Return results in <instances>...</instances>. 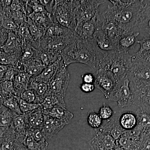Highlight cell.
Here are the masks:
<instances>
[{"mask_svg": "<svg viewBox=\"0 0 150 150\" xmlns=\"http://www.w3.org/2000/svg\"><path fill=\"white\" fill-rule=\"evenodd\" d=\"M1 25L4 28L11 31H17L19 26L13 20L7 18L1 22Z\"/></svg>", "mask_w": 150, "mask_h": 150, "instance_id": "cell-47", "label": "cell"}, {"mask_svg": "<svg viewBox=\"0 0 150 150\" xmlns=\"http://www.w3.org/2000/svg\"><path fill=\"white\" fill-rule=\"evenodd\" d=\"M44 113L48 112L53 108L59 106L67 108L64 97L62 96L49 91L40 104Z\"/></svg>", "mask_w": 150, "mask_h": 150, "instance_id": "cell-21", "label": "cell"}, {"mask_svg": "<svg viewBox=\"0 0 150 150\" xmlns=\"http://www.w3.org/2000/svg\"><path fill=\"white\" fill-rule=\"evenodd\" d=\"M39 2L42 5L44 6V7L47 12L48 13H52L54 9L55 4H56V1H49V0H43V1H39Z\"/></svg>", "mask_w": 150, "mask_h": 150, "instance_id": "cell-52", "label": "cell"}, {"mask_svg": "<svg viewBox=\"0 0 150 150\" xmlns=\"http://www.w3.org/2000/svg\"><path fill=\"white\" fill-rule=\"evenodd\" d=\"M139 150H150V134L144 135L139 142Z\"/></svg>", "mask_w": 150, "mask_h": 150, "instance_id": "cell-48", "label": "cell"}, {"mask_svg": "<svg viewBox=\"0 0 150 150\" xmlns=\"http://www.w3.org/2000/svg\"><path fill=\"white\" fill-rule=\"evenodd\" d=\"M28 89L34 91L40 100L41 103L50 91L49 83L35 80L32 77L30 80Z\"/></svg>", "mask_w": 150, "mask_h": 150, "instance_id": "cell-29", "label": "cell"}, {"mask_svg": "<svg viewBox=\"0 0 150 150\" xmlns=\"http://www.w3.org/2000/svg\"><path fill=\"white\" fill-rule=\"evenodd\" d=\"M134 31L150 36V1H143L142 8Z\"/></svg>", "mask_w": 150, "mask_h": 150, "instance_id": "cell-16", "label": "cell"}, {"mask_svg": "<svg viewBox=\"0 0 150 150\" xmlns=\"http://www.w3.org/2000/svg\"><path fill=\"white\" fill-rule=\"evenodd\" d=\"M76 1H56L52 14L56 23L74 31L77 21L75 14Z\"/></svg>", "mask_w": 150, "mask_h": 150, "instance_id": "cell-4", "label": "cell"}, {"mask_svg": "<svg viewBox=\"0 0 150 150\" xmlns=\"http://www.w3.org/2000/svg\"><path fill=\"white\" fill-rule=\"evenodd\" d=\"M30 18L38 25L47 28L56 23L52 14L46 13H36L33 12L28 16Z\"/></svg>", "mask_w": 150, "mask_h": 150, "instance_id": "cell-30", "label": "cell"}, {"mask_svg": "<svg viewBox=\"0 0 150 150\" xmlns=\"http://www.w3.org/2000/svg\"><path fill=\"white\" fill-rule=\"evenodd\" d=\"M112 150H124L122 148L118 146H116L115 148L113 149Z\"/></svg>", "mask_w": 150, "mask_h": 150, "instance_id": "cell-59", "label": "cell"}, {"mask_svg": "<svg viewBox=\"0 0 150 150\" xmlns=\"http://www.w3.org/2000/svg\"><path fill=\"white\" fill-rule=\"evenodd\" d=\"M12 1H0V3L3 4V5L7 6L11 5V4Z\"/></svg>", "mask_w": 150, "mask_h": 150, "instance_id": "cell-57", "label": "cell"}, {"mask_svg": "<svg viewBox=\"0 0 150 150\" xmlns=\"http://www.w3.org/2000/svg\"><path fill=\"white\" fill-rule=\"evenodd\" d=\"M2 105V100L0 98V107L1 106V105Z\"/></svg>", "mask_w": 150, "mask_h": 150, "instance_id": "cell-60", "label": "cell"}, {"mask_svg": "<svg viewBox=\"0 0 150 150\" xmlns=\"http://www.w3.org/2000/svg\"><path fill=\"white\" fill-rule=\"evenodd\" d=\"M104 23L98 13L90 20L78 23L74 31L75 36L82 40H91L96 30L102 27Z\"/></svg>", "mask_w": 150, "mask_h": 150, "instance_id": "cell-9", "label": "cell"}, {"mask_svg": "<svg viewBox=\"0 0 150 150\" xmlns=\"http://www.w3.org/2000/svg\"><path fill=\"white\" fill-rule=\"evenodd\" d=\"M27 23L33 40L40 47V40L46 34L47 28L36 24L29 17L28 19Z\"/></svg>", "mask_w": 150, "mask_h": 150, "instance_id": "cell-34", "label": "cell"}, {"mask_svg": "<svg viewBox=\"0 0 150 150\" xmlns=\"http://www.w3.org/2000/svg\"><path fill=\"white\" fill-rule=\"evenodd\" d=\"M140 48L138 52H142L150 50V36L144 37L141 40H138Z\"/></svg>", "mask_w": 150, "mask_h": 150, "instance_id": "cell-50", "label": "cell"}, {"mask_svg": "<svg viewBox=\"0 0 150 150\" xmlns=\"http://www.w3.org/2000/svg\"><path fill=\"white\" fill-rule=\"evenodd\" d=\"M137 124L132 131L139 140L144 135L150 134V115L139 109L136 111Z\"/></svg>", "mask_w": 150, "mask_h": 150, "instance_id": "cell-17", "label": "cell"}, {"mask_svg": "<svg viewBox=\"0 0 150 150\" xmlns=\"http://www.w3.org/2000/svg\"><path fill=\"white\" fill-rule=\"evenodd\" d=\"M1 35H2L1 33V31H0V40H1Z\"/></svg>", "mask_w": 150, "mask_h": 150, "instance_id": "cell-61", "label": "cell"}, {"mask_svg": "<svg viewBox=\"0 0 150 150\" xmlns=\"http://www.w3.org/2000/svg\"><path fill=\"white\" fill-rule=\"evenodd\" d=\"M44 114L49 115L52 118L66 122L68 124L74 117V114L67 110V108L56 106L52 108Z\"/></svg>", "mask_w": 150, "mask_h": 150, "instance_id": "cell-31", "label": "cell"}, {"mask_svg": "<svg viewBox=\"0 0 150 150\" xmlns=\"http://www.w3.org/2000/svg\"><path fill=\"white\" fill-rule=\"evenodd\" d=\"M17 141L16 134L10 126L0 137V150H15Z\"/></svg>", "mask_w": 150, "mask_h": 150, "instance_id": "cell-24", "label": "cell"}, {"mask_svg": "<svg viewBox=\"0 0 150 150\" xmlns=\"http://www.w3.org/2000/svg\"><path fill=\"white\" fill-rule=\"evenodd\" d=\"M76 38L74 32L63 37L47 38L43 36L40 42L39 49L52 51L62 56L63 51L73 43Z\"/></svg>", "mask_w": 150, "mask_h": 150, "instance_id": "cell-8", "label": "cell"}, {"mask_svg": "<svg viewBox=\"0 0 150 150\" xmlns=\"http://www.w3.org/2000/svg\"><path fill=\"white\" fill-rule=\"evenodd\" d=\"M17 115L3 105L0 107V137L6 129L11 126Z\"/></svg>", "mask_w": 150, "mask_h": 150, "instance_id": "cell-28", "label": "cell"}, {"mask_svg": "<svg viewBox=\"0 0 150 150\" xmlns=\"http://www.w3.org/2000/svg\"><path fill=\"white\" fill-rule=\"evenodd\" d=\"M20 108L23 114H28L40 107V104L30 103L20 98L19 100Z\"/></svg>", "mask_w": 150, "mask_h": 150, "instance_id": "cell-44", "label": "cell"}, {"mask_svg": "<svg viewBox=\"0 0 150 150\" xmlns=\"http://www.w3.org/2000/svg\"><path fill=\"white\" fill-rule=\"evenodd\" d=\"M30 129H41L44 119V112L41 105L32 112L25 114Z\"/></svg>", "mask_w": 150, "mask_h": 150, "instance_id": "cell-26", "label": "cell"}, {"mask_svg": "<svg viewBox=\"0 0 150 150\" xmlns=\"http://www.w3.org/2000/svg\"><path fill=\"white\" fill-rule=\"evenodd\" d=\"M24 1H12L10 7L13 12H17L23 10L24 8Z\"/></svg>", "mask_w": 150, "mask_h": 150, "instance_id": "cell-51", "label": "cell"}, {"mask_svg": "<svg viewBox=\"0 0 150 150\" xmlns=\"http://www.w3.org/2000/svg\"><path fill=\"white\" fill-rule=\"evenodd\" d=\"M27 1L28 5L34 12L36 13L47 12L44 6L40 4L39 1Z\"/></svg>", "mask_w": 150, "mask_h": 150, "instance_id": "cell-46", "label": "cell"}, {"mask_svg": "<svg viewBox=\"0 0 150 150\" xmlns=\"http://www.w3.org/2000/svg\"><path fill=\"white\" fill-rule=\"evenodd\" d=\"M13 95H15V94L13 81H5L0 83V98L1 99H4Z\"/></svg>", "mask_w": 150, "mask_h": 150, "instance_id": "cell-40", "label": "cell"}, {"mask_svg": "<svg viewBox=\"0 0 150 150\" xmlns=\"http://www.w3.org/2000/svg\"><path fill=\"white\" fill-rule=\"evenodd\" d=\"M46 67L38 59H33L23 66L25 71L31 77L40 74Z\"/></svg>", "mask_w": 150, "mask_h": 150, "instance_id": "cell-36", "label": "cell"}, {"mask_svg": "<svg viewBox=\"0 0 150 150\" xmlns=\"http://www.w3.org/2000/svg\"><path fill=\"white\" fill-rule=\"evenodd\" d=\"M74 32L61 25L55 23L47 28L44 36L47 38L63 37L70 35Z\"/></svg>", "mask_w": 150, "mask_h": 150, "instance_id": "cell-35", "label": "cell"}, {"mask_svg": "<svg viewBox=\"0 0 150 150\" xmlns=\"http://www.w3.org/2000/svg\"><path fill=\"white\" fill-rule=\"evenodd\" d=\"M132 55L116 51L103 55L100 59L99 69L110 72L116 81L126 76L132 64Z\"/></svg>", "mask_w": 150, "mask_h": 150, "instance_id": "cell-3", "label": "cell"}, {"mask_svg": "<svg viewBox=\"0 0 150 150\" xmlns=\"http://www.w3.org/2000/svg\"><path fill=\"white\" fill-rule=\"evenodd\" d=\"M94 84L102 92L108 99L117 83V81L111 73L103 69H99L93 74Z\"/></svg>", "mask_w": 150, "mask_h": 150, "instance_id": "cell-11", "label": "cell"}, {"mask_svg": "<svg viewBox=\"0 0 150 150\" xmlns=\"http://www.w3.org/2000/svg\"><path fill=\"white\" fill-rule=\"evenodd\" d=\"M96 134L88 142L93 150H112L117 146L116 141L107 132L100 128L96 130Z\"/></svg>", "mask_w": 150, "mask_h": 150, "instance_id": "cell-14", "label": "cell"}, {"mask_svg": "<svg viewBox=\"0 0 150 150\" xmlns=\"http://www.w3.org/2000/svg\"><path fill=\"white\" fill-rule=\"evenodd\" d=\"M100 128L110 134L115 141L118 140L125 131L120 125L119 117L110 118L104 126H101Z\"/></svg>", "mask_w": 150, "mask_h": 150, "instance_id": "cell-27", "label": "cell"}, {"mask_svg": "<svg viewBox=\"0 0 150 150\" xmlns=\"http://www.w3.org/2000/svg\"><path fill=\"white\" fill-rule=\"evenodd\" d=\"M13 58H12L10 56H8L6 55L1 54L0 55V64L7 66L11 64L14 62ZM18 62V61L14 60Z\"/></svg>", "mask_w": 150, "mask_h": 150, "instance_id": "cell-54", "label": "cell"}, {"mask_svg": "<svg viewBox=\"0 0 150 150\" xmlns=\"http://www.w3.org/2000/svg\"><path fill=\"white\" fill-rule=\"evenodd\" d=\"M130 83L135 85L150 84V68L132 62L127 73Z\"/></svg>", "mask_w": 150, "mask_h": 150, "instance_id": "cell-13", "label": "cell"}, {"mask_svg": "<svg viewBox=\"0 0 150 150\" xmlns=\"http://www.w3.org/2000/svg\"><path fill=\"white\" fill-rule=\"evenodd\" d=\"M11 127L16 134L17 139L23 144L30 129L27 119L24 114L17 115L13 119Z\"/></svg>", "mask_w": 150, "mask_h": 150, "instance_id": "cell-19", "label": "cell"}, {"mask_svg": "<svg viewBox=\"0 0 150 150\" xmlns=\"http://www.w3.org/2000/svg\"><path fill=\"white\" fill-rule=\"evenodd\" d=\"M79 88L81 91L85 93H89L93 91L95 88V86L93 83H82L79 85Z\"/></svg>", "mask_w": 150, "mask_h": 150, "instance_id": "cell-53", "label": "cell"}, {"mask_svg": "<svg viewBox=\"0 0 150 150\" xmlns=\"http://www.w3.org/2000/svg\"><path fill=\"white\" fill-rule=\"evenodd\" d=\"M16 32L22 40L23 42L31 44L34 42L30 32L27 23H24L21 25Z\"/></svg>", "mask_w": 150, "mask_h": 150, "instance_id": "cell-42", "label": "cell"}, {"mask_svg": "<svg viewBox=\"0 0 150 150\" xmlns=\"http://www.w3.org/2000/svg\"><path fill=\"white\" fill-rule=\"evenodd\" d=\"M132 62L141 64L150 68V50L132 54Z\"/></svg>", "mask_w": 150, "mask_h": 150, "instance_id": "cell-39", "label": "cell"}, {"mask_svg": "<svg viewBox=\"0 0 150 150\" xmlns=\"http://www.w3.org/2000/svg\"><path fill=\"white\" fill-rule=\"evenodd\" d=\"M15 150H30L27 149L23 144L17 141Z\"/></svg>", "mask_w": 150, "mask_h": 150, "instance_id": "cell-56", "label": "cell"}, {"mask_svg": "<svg viewBox=\"0 0 150 150\" xmlns=\"http://www.w3.org/2000/svg\"><path fill=\"white\" fill-rule=\"evenodd\" d=\"M106 1L103 0L77 1L75 14L77 24L93 18L99 12V6Z\"/></svg>", "mask_w": 150, "mask_h": 150, "instance_id": "cell-7", "label": "cell"}, {"mask_svg": "<svg viewBox=\"0 0 150 150\" xmlns=\"http://www.w3.org/2000/svg\"><path fill=\"white\" fill-rule=\"evenodd\" d=\"M103 29L108 38L117 47V44L121 38L127 31L113 22H104Z\"/></svg>", "mask_w": 150, "mask_h": 150, "instance_id": "cell-23", "label": "cell"}, {"mask_svg": "<svg viewBox=\"0 0 150 150\" xmlns=\"http://www.w3.org/2000/svg\"><path fill=\"white\" fill-rule=\"evenodd\" d=\"M116 144L124 150H139V141L132 131H125L116 141Z\"/></svg>", "mask_w": 150, "mask_h": 150, "instance_id": "cell-20", "label": "cell"}, {"mask_svg": "<svg viewBox=\"0 0 150 150\" xmlns=\"http://www.w3.org/2000/svg\"><path fill=\"white\" fill-rule=\"evenodd\" d=\"M23 41L16 31H11L8 34L4 48L6 50L14 52L20 58L22 48Z\"/></svg>", "mask_w": 150, "mask_h": 150, "instance_id": "cell-22", "label": "cell"}, {"mask_svg": "<svg viewBox=\"0 0 150 150\" xmlns=\"http://www.w3.org/2000/svg\"><path fill=\"white\" fill-rule=\"evenodd\" d=\"M62 53V60L67 66L74 63L84 64L95 69L98 67L100 56L92 43V39L85 40L76 37Z\"/></svg>", "mask_w": 150, "mask_h": 150, "instance_id": "cell-2", "label": "cell"}, {"mask_svg": "<svg viewBox=\"0 0 150 150\" xmlns=\"http://www.w3.org/2000/svg\"><path fill=\"white\" fill-rule=\"evenodd\" d=\"M119 121L121 127L124 131H132L137 125V115L131 111H126L119 117Z\"/></svg>", "mask_w": 150, "mask_h": 150, "instance_id": "cell-32", "label": "cell"}, {"mask_svg": "<svg viewBox=\"0 0 150 150\" xmlns=\"http://www.w3.org/2000/svg\"><path fill=\"white\" fill-rule=\"evenodd\" d=\"M19 97L15 95L1 99L2 103L4 106L16 113L17 115L22 114L20 108Z\"/></svg>", "mask_w": 150, "mask_h": 150, "instance_id": "cell-38", "label": "cell"}, {"mask_svg": "<svg viewBox=\"0 0 150 150\" xmlns=\"http://www.w3.org/2000/svg\"><path fill=\"white\" fill-rule=\"evenodd\" d=\"M19 98L26 102L35 104H41V102L38 97L33 91L30 89H28L26 90L23 92Z\"/></svg>", "mask_w": 150, "mask_h": 150, "instance_id": "cell-43", "label": "cell"}, {"mask_svg": "<svg viewBox=\"0 0 150 150\" xmlns=\"http://www.w3.org/2000/svg\"><path fill=\"white\" fill-rule=\"evenodd\" d=\"M19 72L15 67H8V69L3 78L2 81H13L16 75Z\"/></svg>", "mask_w": 150, "mask_h": 150, "instance_id": "cell-49", "label": "cell"}, {"mask_svg": "<svg viewBox=\"0 0 150 150\" xmlns=\"http://www.w3.org/2000/svg\"><path fill=\"white\" fill-rule=\"evenodd\" d=\"M133 95V104L143 112L150 115V84L135 85L130 83Z\"/></svg>", "mask_w": 150, "mask_h": 150, "instance_id": "cell-10", "label": "cell"}, {"mask_svg": "<svg viewBox=\"0 0 150 150\" xmlns=\"http://www.w3.org/2000/svg\"><path fill=\"white\" fill-rule=\"evenodd\" d=\"M78 150H93L91 149V147L89 145L88 146H86Z\"/></svg>", "mask_w": 150, "mask_h": 150, "instance_id": "cell-58", "label": "cell"}, {"mask_svg": "<svg viewBox=\"0 0 150 150\" xmlns=\"http://www.w3.org/2000/svg\"><path fill=\"white\" fill-rule=\"evenodd\" d=\"M68 67L62 60L56 74L49 83L50 91L64 97L70 81V74Z\"/></svg>", "mask_w": 150, "mask_h": 150, "instance_id": "cell-6", "label": "cell"}, {"mask_svg": "<svg viewBox=\"0 0 150 150\" xmlns=\"http://www.w3.org/2000/svg\"><path fill=\"white\" fill-rule=\"evenodd\" d=\"M31 76L25 71L19 72L15 77L13 83L14 91L16 96L19 97L21 94L28 89Z\"/></svg>", "mask_w": 150, "mask_h": 150, "instance_id": "cell-25", "label": "cell"}, {"mask_svg": "<svg viewBox=\"0 0 150 150\" xmlns=\"http://www.w3.org/2000/svg\"><path fill=\"white\" fill-rule=\"evenodd\" d=\"M108 100L117 102L118 106L124 108L133 104V95L130 86V80L127 75L117 81L111 93Z\"/></svg>", "mask_w": 150, "mask_h": 150, "instance_id": "cell-5", "label": "cell"}, {"mask_svg": "<svg viewBox=\"0 0 150 150\" xmlns=\"http://www.w3.org/2000/svg\"><path fill=\"white\" fill-rule=\"evenodd\" d=\"M103 119L98 113L95 111L88 112L87 121L89 126L92 128L97 130L102 126Z\"/></svg>", "mask_w": 150, "mask_h": 150, "instance_id": "cell-41", "label": "cell"}, {"mask_svg": "<svg viewBox=\"0 0 150 150\" xmlns=\"http://www.w3.org/2000/svg\"><path fill=\"white\" fill-rule=\"evenodd\" d=\"M139 34V32L134 30L125 33L117 43V51L122 53H129L130 50L134 49L138 43V36Z\"/></svg>", "mask_w": 150, "mask_h": 150, "instance_id": "cell-18", "label": "cell"}, {"mask_svg": "<svg viewBox=\"0 0 150 150\" xmlns=\"http://www.w3.org/2000/svg\"><path fill=\"white\" fill-rule=\"evenodd\" d=\"M23 144L30 150H46L48 146L47 141L42 142H36L28 133Z\"/></svg>", "mask_w": 150, "mask_h": 150, "instance_id": "cell-37", "label": "cell"}, {"mask_svg": "<svg viewBox=\"0 0 150 150\" xmlns=\"http://www.w3.org/2000/svg\"><path fill=\"white\" fill-rule=\"evenodd\" d=\"M68 123L59 121L44 114L43 126L41 130L46 140L51 139L62 130Z\"/></svg>", "mask_w": 150, "mask_h": 150, "instance_id": "cell-15", "label": "cell"}, {"mask_svg": "<svg viewBox=\"0 0 150 150\" xmlns=\"http://www.w3.org/2000/svg\"><path fill=\"white\" fill-rule=\"evenodd\" d=\"M112 4L103 12L105 22H113L126 31L135 28L143 1H109Z\"/></svg>", "mask_w": 150, "mask_h": 150, "instance_id": "cell-1", "label": "cell"}, {"mask_svg": "<svg viewBox=\"0 0 150 150\" xmlns=\"http://www.w3.org/2000/svg\"><path fill=\"white\" fill-rule=\"evenodd\" d=\"M91 41L100 57L118 51L116 46L105 35L103 27L96 30Z\"/></svg>", "mask_w": 150, "mask_h": 150, "instance_id": "cell-12", "label": "cell"}, {"mask_svg": "<svg viewBox=\"0 0 150 150\" xmlns=\"http://www.w3.org/2000/svg\"><path fill=\"white\" fill-rule=\"evenodd\" d=\"M81 77L83 83L93 84L94 82V76L91 73H86L82 75Z\"/></svg>", "mask_w": 150, "mask_h": 150, "instance_id": "cell-55", "label": "cell"}, {"mask_svg": "<svg viewBox=\"0 0 150 150\" xmlns=\"http://www.w3.org/2000/svg\"><path fill=\"white\" fill-rule=\"evenodd\" d=\"M98 113L103 120H109L112 117L113 110L110 106L103 103L100 108Z\"/></svg>", "mask_w": 150, "mask_h": 150, "instance_id": "cell-45", "label": "cell"}, {"mask_svg": "<svg viewBox=\"0 0 150 150\" xmlns=\"http://www.w3.org/2000/svg\"><path fill=\"white\" fill-rule=\"evenodd\" d=\"M61 60H58L54 64L46 67L40 74L35 76H32L35 80L42 81L49 83L52 78L56 74L57 69L59 68Z\"/></svg>", "mask_w": 150, "mask_h": 150, "instance_id": "cell-33", "label": "cell"}]
</instances>
